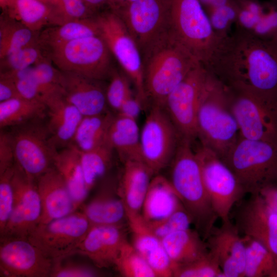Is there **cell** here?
I'll list each match as a JSON object with an SVG mask.
<instances>
[{"mask_svg": "<svg viewBox=\"0 0 277 277\" xmlns=\"http://www.w3.org/2000/svg\"><path fill=\"white\" fill-rule=\"evenodd\" d=\"M114 266L123 276L156 277L146 261L128 241L121 248Z\"/></svg>", "mask_w": 277, "mask_h": 277, "instance_id": "37", "label": "cell"}, {"mask_svg": "<svg viewBox=\"0 0 277 277\" xmlns=\"http://www.w3.org/2000/svg\"><path fill=\"white\" fill-rule=\"evenodd\" d=\"M140 133L136 120L115 115L109 129L108 142L122 163L142 162Z\"/></svg>", "mask_w": 277, "mask_h": 277, "instance_id": "29", "label": "cell"}, {"mask_svg": "<svg viewBox=\"0 0 277 277\" xmlns=\"http://www.w3.org/2000/svg\"><path fill=\"white\" fill-rule=\"evenodd\" d=\"M236 3L238 6L236 29L250 32L264 12L263 2L258 0H236Z\"/></svg>", "mask_w": 277, "mask_h": 277, "instance_id": "43", "label": "cell"}, {"mask_svg": "<svg viewBox=\"0 0 277 277\" xmlns=\"http://www.w3.org/2000/svg\"><path fill=\"white\" fill-rule=\"evenodd\" d=\"M21 97L15 82L11 78L0 75V102Z\"/></svg>", "mask_w": 277, "mask_h": 277, "instance_id": "50", "label": "cell"}, {"mask_svg": "<svg viewBox=\"0 0 277 277\" xmlns=\"http://www.w3.org/2000/svg\"><path fill=\"white\" fill-rule=\"evenodd\" d=\"M137 0H108L107 5L110 10H115Z\"/></svg>", "mask_w": 277, "mask_h": 277, "instance_id": "53", "label": "cell"}, {"mask_svg": "<svg viewBox=\"0 0 277 277\" xmlns=\"http://www.w3.org/2000/svg\"><path fill=\"white\" fill-rule=\"evenodd\" d=\"M39 33L3 12L0 17V59L37 42Z\"/></svg>", "mask_w": 277, "mask_h": 277, "instance_id": "34", "label": "cell"}, {"mask_svg": "<svg viewBox=\"0 0 277 277\" xmlns=\"http://www.w3.org/2000/svg\"><path fill=\"white\" fill-rule=\"evenodd\" d=\"M15 163L13 147L9 132L0 133V174L11 168Z\"/></svg>", "mask_w": 277, "mask_h": 277, "instance_id": "48", "label": "cell"}, {"mask_svg": "<svg viewBox=\"0 0 277 277\" xmlns=\"http://www.w3.org/2000/svg\"><path fill=\"white\" fill-rule=\"evenodd\" d=\"M53 265L28 239H1V276L49 277Z\"/></svg>", "mask_w": 277, "mask_h": 277, "instance_id": "17", "label": "cell"}, {"mask_svg": "<svg viewBox=\"0 0 277 277\" xmlns=\"http://www.w3.org/2000/svg\"><path fill=\"white\" fill-rule=\"evenodd\" d=\"M2 10L9 17L37 32L44 27L66 22L57 9L39 0H9Z\"/></svg>", "mask_w": 277, "mask_h": 277, "instance_id": "25", "label": "cell"}, {"mask_svg": "<svg viewBox=\"0 0 277 277\" xmlns=\"http://www.w3.org/2000/svg\"><path fill=\"white\" fill-rule=\"evenodd\" d=\"M244 277L268 276L276 265L273 256L262 244L246 236Z\"/></svg>", "mask_w": 277, "mask_h": 277, "instance_id": "36", "label": "cell"}, {"mask_svg": "<svg viewBox=\"0 0 277 277\" xmlns=\"http://www.w3.org/2000/svg\"><path fill=\"white\" fill-rule=\"evenodd\" d=\"M114 152L109 142L89 151H80L86 188L88 192L110 168Z\"/></svg>", "mask_w": 277, "mask_h": 277, "instance_id": "35", "label": "cell"}, {"mask_svg": "<svg viewBox=\"0 0 277 277\" xmlns=\"http://www.w3.org/2000/svg\"><path fill=\"white\" fill-rule=\"evenodd\" d=\"M44 119H36L12 127L9 132L15 163L35 181L53 166L58 150L50 140Z\"/></svg>", "mask_w": 277, "mask_h": 277, "instance_id": "8", "label": "cell"}, {"mask_svg": "<svg viewBox=\"0 0 277 277\" xmlns=\"http://www.w3.org/2000/svg\"><path fill=\"white\" fill-rule=\"evenodd\" d=\"M196 132L201 144L215 152L222 160L240 137L229 89L210 71L197 109Z\"/></svg>", "mask_w": 277, "mask_h": 277, "instance_id": "3", "label": "cell"}, {"mask_svg": "<svg viewBox=\"0 0 277 277\" xmlns=\"http://www.w3.org/2000/svg\"><path fill=\"white\" fill-rule=\"evenodd\" d=\"M12 182L14 204L1 239H28L39 224L42 204L36 181L29 177L15 163Z\"/></svg>", "mask_w": 277, "mask_h": 277, "instance_id": "15", "label": "cell"}, {"mask_svg": "<svg viewBox=\"0 0 277 277\" xmlns=\"http://www.w3.org/2000/svg\"><path fill=\"white\" fill-rule=\"evenodd\" d=\"M99 35L95 16L69 20L39 32L37 42L44 50L88 36Z\"/></svg>", "mask_w": 277, "mask_h": 277, "instance_id": "31", "label": "cell"}, {"mask_svg": "<svg viewBox=\"0 0 277 277\" xmlns=\"http://www.w3.org/2000/svg\"><path fill=\"white\" fill-rule=\"evenodd\" d=\"M209 251L217 259L225 277H244L245 245L235 225L222 222L206 239Z\"/></svg>", "mask_w": 277, "mask_h": 277, "instance_id": "20", "label": "cell"}, {"mask_svg": "<svg viewBox=\"0 0 277 277\" xmlns=\"http://www.w3.org/2000/svg\"><path fill=\"white\" fill-rule=\"evenodd\" d=\"M101 81L77 73L61 71L60 85L65 97L83 116L108 111L106 89Z\"/></svg>", "mask_w": 277, "mask_h": 277, "instance_id": "22", "label": "cell"}, {"mask_svg": "<svg viewBox=\"0 0 277 277\" xmlns=\"http://www.w3.org/2000/svg\"><path fill=\"white\" fill-rule=\"evenodd\" d=\"M44 51L61 71L102 81L110 77L113 70L112 54L100 35L78 38Z\"/></svg>", "mask_w": 277, "mask_h": 277, "instance_id": "7", "label": "cell"}, {"mask_svg": "<svg viewBox=\"0 0 277 277\" xmlns=\"http://www.w3.org/2000/svg\"><path fill=\"white\" fill-rule=\"evenodd\" d=\"M269 277H277V264L269 275Z\"/></svg>", "mask_w": 277, "mask_h": 277, "instance_id": "56", "label": "cell"}, {"mask_svg": "<svg viewBox=\"0 0 277 277\" xmlns=\"http://www.w3.org/2000/svg\"><path fill=\"white\" fill-rule=\"evenodd\" d=\"M92 225L81 211L40 224L28 240L53 261L74 254Z\"/></svg>", "mask_w": 277, "mask_h": 277, "instance_id": "10", "label": "cell"}, {"mask_svg": "<svg viewBox=\"0 0 277 277\" xmlns=\"http://www.w3.org/2000/svg\"><path fill=\"white\" fill-rule=\"evenodd\" d=\"M53 166L66 183L76 208H80L89 193L86 188L80 151L71 145L62 148L56 153Z\"/></svg>", "mask_w": 277, "mask_h": 277, "instance_id": "28", "label": "cell"}, {"mask_svg": "<svg viewBox=\"0 0 277 277\" xmlns=\"http://www.w3.org/2000/svg\"><path fill=\"white\" fill-rule=\"evenodd\" d=\"M110 83L106 89L108 106L118 112L125 100L132 93L128 77L116 71L112 70Z\"/></svg>", "mask_w": 277, "mask_h": 277, "instance_id": "44", "label": "cell"}, {"mask_svg": "<svg viewBox=\"0 0 277 277\" xmlns=\"http://www.w3.org/2000/svg\"><path fill=\"white\" fill-rule=\"evenodd\" d=\"M99 35L134 84L137 95L147 98L141 51L121 18L112 10L95 16Z\"/></svg>", "mask_w": 277, "mask_h": 277, "instance_id": "9", "label": "cell"}, {"mask_svg": "<svg viewBox=\"0 0 277 277\" xmlns=\"http://www.w3.org/2000/svg\"><path fill=\"white\" fill-rule=\"evenodd\" d=\"M87 6L94 13L103 6L107 4L108 0H83Z\"/></svg>", "mask_w": 277, "mask_h": 277, "instance_id": "54", "label": "cell"}, {"mask_svg": "<svg viewBox=\"0 0 277 277\" xmlns=\"http://www.w3.org/2000/svg\"><path fill=\"white\" fill-rule=\"evenodd\" d=\"M171 1L137 0L112 10L122 20L142 53L168 29Z\"/></svg>", "mask_w": 277, "mask_h": 277, "instance_id": "16", "label": "cell"}, {"mask_svg": "<svg viewBox=\"0 0 277 277\" xmlns=\"http://www.w3.org/2000/svg\"><path fill=\"white\" fill-rule=\"evenodd\" d=\"M235 225L244 236L265 247L277 264V213L265 204L258 193L251 194L240 207Z\"/></svg>", "mask_w": 277, "mask_h": 277, "instance_id": "18", "label": "cell"}, {"mask_svg": "<svg viewBox=\"0 0 277 277\" xmlns=\"http://www.w3.org/2000/svg\"><path fill=\"white\" fill-rule=\"evenodd\" d=\"M144 103L136 95L131 94L124 102L117 115L136 120L142 109Z\"/></svg>", "mask_w": 277, "mask_h": 277, "instance_id": "49", "label": "cell"}, {"mask_svg": "<svg viewBox=\"0 0 277 277\" xmlns=\"http://www.w3.org/2000/svg\"><path fill=\"white\" fill-rule=\"evenodd\" d=\"M9 0H0V6L3 10L4 9Z\"/></svg>", "mask_w": 277, "mask_h": 277, "instance_id": "57", "label": "cell"}, {"mask_svg": "<svg viewBox=\"0 0 277 277\" xmlns=\"http://www.w3.org/2000/svg\"><path fill=\"white\" fill-rule=\"evenodd\" d=\"M123 167L116 190L122 200L130 224L141 222L143 203L154 172L143 162L128 161Z\"/></svg>", "mask_w": 277, "mask_h": 277, "instance_id": "19", "label": "cell"}, {"mask_svg": "<svg viewBox=\"0 0 277 277\" xmlns=\"http://www.w3.org/2000/svg\"><path fill=\"white\" fill-rule=\"evenodd\" d=\"M61 11L66 20L83 19L94 16V13L83 0H58Z\"/></svg>", "mask_w": 277, "mask_h": 277, "instance_id": "47", "label": "cell"}, {"mask_svg": "<svg viewBox=\"0 0 277 277\" xmlns=\"http://www.w3.org/2000/svg\"><path fill=\"white\" fill-rule=\"evenodd\" d=\"M210 72L229 88L277 104V41L235 29Z\"/></svg>", "mask_w": 277, "mask_h": 277, "instance_id": "1", "label": "cell"}, {"mask_svg": "<svg viewBox=\"0 0 277 277\" xmlns=\"http://www.w3.org/2000/svg\"><path fill=\"white\" fill-rule=\"evenodd\" d=\"M168 29L209 71L230 37L214 31L199 0H171Z\"/></svg>", "mask_w": 277, "mask_h": 277, "instance_id": "5", "label": "cell"}, {"mask_svg": "<svg viewBox=\"0 0 277 277\" xmlns=\"http://www.w3.org/2000/svg\"><path fill=\"white\" fill-rule=\"evenodd\" d=\"M175 277H225L215 256L209 251L190 263L177 266Z\"/></svg>", "mask_w": 277, "mask_h": 277, "instance_id": "39", "label": "cell"}, {"mask_svg": "<svg viewBox=\"0 0 277 277\" xmlns=\"http://www.w3.org/2000/svg\"><path fill=\"white\" fill-rule=\"evenodd\" d=\"M142 54L147 98L164 108L169 94L200 63L168 29Z\"/></svg>", "mask_w": 277, "mask_h": 277, "instance_id": "2", "label": "cell"}, {"mask_svg": "<svg viewBox=\"0 0 277 277\" xmlns=\"http://www.w3.org/2000/svg\"><path fill=\"white\" fill-rule=\"evenodd\" d=\"M181 137L166 109L152 104L140 133L142 162L157 174L171 163Z\"/></svg>", "mask_w": 277, "mask_h": 277, "instance_id": "11", "label": "cell"}, {"mask_svg": "<svg viewBox=\"0 0 277 277\" xmlns=\"http://www.w3.org/2000/svg\"><path fill=\"white\" fill-rule=\"evenodd\" d=\"M228 88L240 136L277 144V104L252 93Z\"/></svg>", "mask_w": 277, "mask_h": 277, "instance_id": "13", "label": "cell"}, {"mask_svg": "<svg viewBox=\"0 0 277 277\" xmlns=\"http://www.w3.org/2000/svg\"><path fill=\"white\" fill-rule=\"evenodd\" d=\"M100 273L89 266L72 263L64 264L62 260L53 261L50 277H92Z\"/></svg>", "mask_w": 277, "mask_h": 277, "instance_id": "46", "label": "cell"}, {"mask_svg": "<svg viewBox=\"0 0 277 277\" xmlns=\"http://www.w3.org/2000/svg\"><path fill=\"white\" fill-rule=\"evenodd\" d=\"M208 72L199 63L169 94L164 105L181 137L192 142L197 138V109Z\"/></svg>", "mask_w": 277, "mask_h": 277, "instance_id": "14", "label": "cell"}, {"mask_svg": "<svg viewBox=\"0 0 277 277\" xmlns=\"http://www.w3.org/2000/svg\"><path fill=\"white\" fill-rule=\"evenodd\" d=\"M161 240L175 269L177 266L202 257L209 251L207 243L197 231L190 228L174 232Z\"/></svg>", "mask_w": 277, "mask_h": 277, "instance_id": "30", "label": "cell"}, {"mask_svg": "<svg viewBox=\"0 0 277 277\" xmlns=\"http://www.w3.org/2000/svg\"><path fill=\"white\" fill-rule=\"evenodd\" d=\"M191 223L192 219L183 206L164 219L145 224L153 234L162 239L174 232L189 229Z\"/></svg>", "mask_w": 277, "mask_h": 277, "instance_id": "40", "label": "cell"}, {"mask_svg": "<svg viewBox=\"0 0 277 277\" xmlns=\"http://www.w3.org/2000/svg\"><path fill=\"white\" fill-rule=\"evenodd\" d=\"M214 31L221 36H230L238 16L236 0L227 4L205 10Z\"/></svg>", "mask_w": 277, "mask_h": 277, "instance_id": "41", "label": "cell"}, {"mask_svg": "<svg viewBox=\"0 0 277 277\" xmlns=\"http://www.w3.org/2000/svg\"><path fill=\"white\" fill-rule=\"evenodd\" d=\"M36 185L42 204L39 224L76 211L77 208L67 186L53 166L37 179Z\"/></svg>", "mask_w": 277, "mask_h": 277, "instance_id": "23", "label": "cell"}, {"mask_svg": "<svg viewBox=\"0 0 277 277\" xmlns=\"http://www.w3.org/2000/svg\"><path fill=\"white\" fill-rule=\"evenodd\" d=\"M116 186V184L107 183L96 197L82 206V212L92 226L123 225L124 221L127 220Z\"/></svg>", "mask_w": 277, "mask_h": 277, "instance_id": "27", "label": "cell"}, {"mask_svg": "<svg viewBox=\"0 0 277 277\" xmlns=\"http://www.w3.org/2000/svg\"><path fill=\"white\" fill-rule=\"evenodd\" d=\"M222 161L245 193L258 194L277 179V144L240 136Z\"/></svg>", "mask_w": 277, "mask_h": 277, "instance_id": "6", "label": "cell"}, {"mask_svg": "<svg viewBox=\"0 0 277 277\" xmlns=\"http://www.w3.org/2000/svg\"><path fill=\"white\" fill-rule=\"evenodd\" d=\"M47 121L46 123L50 140L58 150L69 146L83 115L65 98L64 93L57 94L47 100Z\"/></svg>", "mask_w": 277, "mask_h": 277, "instance_id": "24", "label": "cell"}, {"mask_svg": "<svg viewBox=\"0 0 277 277\" xmlns=\"http://www.w3.org/2000/svg\"><path fill=\"white\" fill-rule=\"evenodd\" d=\"M123 226H92L74 254L88 257L100 268L114 266L121 248L127 242Z\"/></svg>", "mask_w": 277, "mask_h": 277, "instance_id": "21", "label": "cell"}, {"mask_svg": "<svg viewBox=\"0 0 277 277\" xmlns=\"http://www.w3.org/2000/svg\"><path fill=\"white\" fill-rule=\"evenodd\" d=\"M13 169L14 165L0 174V235L5 228L13 207L14 190L12 182Z\"/></svg>", "mask_w": 277, "mask_h": 277, "instance_id": "45", "label": "cell"}, {"mask_svg": "<svg viewBox=\"0 0 277 277\" xmlns=\"http://www.w3.org/2000/svg\"><path fill=\"white\" fill-rule=\"evenodd\" d=\"M57 9L62 13L58 0H39ZM63 15V14H62Z\"/></svg>", "mask_w": 277, "mask_h": 277, "instance_id": "55", "label": "cell"}, {"mask_svg": "<svg viewBox=\"0 0 277 277\" xmlns=\"http://www.w3.org/2000/svg\"><path fill=\"white\" fill-rule=\"evenodd\" d=\"M263 4L264 12L249 33L263 40L277 41V0H267Z\"/></svg>", "mask_w": 277, "mask_h": 277, "instance_id": "42", "label": "cell"}, {"mask_svg": "<svg viewBox=\"0 0 277 277\" xmlns=\"http://www.w3.org/2000/svg\"><path fill=\"white\" fill-rule=\"evenodd\" d=\"M258 194L265 204L277 213V185L274 182L269 183L263 187Z\"/></svg>", "mask_w": 277, "mask_h": 277, "instance_id": "51", "label": "cell"}, {"mask_svg": "<svg viewBox=\"0 0 277 277\" xmlns=\"http://www.w3.org/2000/svg\"><path fill=\"white\" fill-rule=\"evenodd\" d=\"M195 152L213 209L222 222H229L233 206L245 193L234 173L215 152L201 144Z\"/></svg>", "mask_w": 277, "mask_h": 277, "instance_id": "12", "label": "cell"}, {"mask_svg": "<svg viewBox=\"0 0 277 277\" xmlns=\"http://www.w3.org/2000/svg\"><path fill=\"white\" fill-rule=\"evenodd\" d=\"M192 142L181 137L171 162L170 182L196 231L206 240L218 219L205 186L200 163Z\"/></svg>", "mask_w": 277, "mask_h": 277, "instance_id": "4", "label": "cell"}, {"mask_svg": "<svg viewBox=\"0 0 277 277\" xmlns=\"http://www.w3.org/2000/svg\"><path fill=\"white\" fill-rule=\"evenodd\" d=\"M170 181L161 175L153 177L142 210L145 224L161 220L183 206Z\"/></svg>", "mask_w": 277, "mask_h": 277, "instance_id": "26", "label": "cell"}, {"mask_svg": "<svg viewBox=\"0 0 277 277\" xmlns=\"http://www.w3.org/2000/svg\"><path fill=\"white\" fill-rule=\"evenodd\" d=\"M46 105L22 97L0 102V128L14 127L47 116Z\"/></svg>", "mask_w": 277, "mask_h": 277, "instance_id": "33", "label": "cell"}, {"mask_svg": "<svg viewBox=\"0 0 277 277\" xmlns=\"http://www.w3.org/2000/svg\"><path fill=\"white\" fill-rule=\"evenodd\" d=\"M46 57L38 42L24 47L0 59V71L21 69L32 66Z\"/></svg>", "mask_w": 277, "mask_h": 277, "instance_id": "38", "label": "cell"}, {"mask_svg": "<svg viewBox=\"0 0 277 277\" xmlns=\"http://www.w3.org/2000/svg\"><path fill=\"white\" fill-rule=\"evenodd\" d=\"M234 0H199L205 10L221 6Z\"/></svg>", "mask_w": 277, "mask_h": 277, "instance_id": "52", "label": "cell"}, {"mask_svg": "<svg viewBox=\"0 0 277 277\" xmlns=\"http://www.w3.org/2000/svg\"><path fill=\"white\" fill-rule=\"evenodd\" d=\"M115 116L109 111L83 116L70 145L84 152L108 143L109 129Z\"/></svg>", "mask_w": 277, "mask_h": 277, "instance_id": "32", "label": "cell"}]
</instances>
